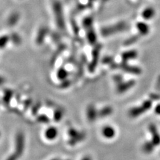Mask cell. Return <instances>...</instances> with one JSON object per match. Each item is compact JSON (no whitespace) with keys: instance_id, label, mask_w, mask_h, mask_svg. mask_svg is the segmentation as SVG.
<instances>
[{"instance_id":"obj_1","label":"cell","mask_w":160,"mask_h":160,"mask_svg":"<svg viewBox=\"0 0 160 160\" xmlns=\"http://www.w3.org/2000/svg\"><path fill=\"white\" fill-rule=\"evenodd\" d=\"M24 148H25V137L23 133L20 132L17 133L15 137L14 151L12 154H10L6 160H18L23 153Z\"/></svg>"},{"instance_id":"obj_2","label":"cell","mask_w":160,"mask_h":160,"mask_svg":"<svg viewBox=\"0 0 160 160\" xmlns=\"http://www.w3.org/2000/svg\"><path fill=\"white\" fill-rule=\"evenodd\" d=\"M151 101H146L145 103L142 104V105L139 107V108H133L132 110L129 111V115L131 117H135L138 116H140L144 112L148 110L149 109L151 108Z\"/></svg>"},{"instance_id":"obj_3","label":"cell","mask_w":160,"mask_h":160,"mask_svg":"<svg viewBox=\"0 0 160 160\" xmlns=\"http://www.w3.org/2000/svg\"><path fill=\"white\" fill-rule=\"evenodd\" d=\"M54 7V12L55 14L56 21H57V25L60 26V28H63V20L62 16V12H61V7L60 3L55 2L53 5Z\"/></svg>"},{"instance_id":"obj_4","label":"cell","mask_w":160,"mask_h":160,"mask_svg":"<svg viewBox=\"0 0 160 160\" xmlns=\"http://www.w3.org/2000/svg\"><path fill=\"white\" fill-rule=\"evenodd\" d=\"M58 135V131L56 129V127L53 126H51L47 128V129L45 131V137L46 140L49 141L54 140L57 137Z\"/></svg>"},{"instance_id":"obj_5","label":"cell","mask_w":160,"mask_h":160,"mask_svg":"<svg viewBox=\"0 0 160 160\" xmlns=\"http://www.w3.org/2000/svg\"><path fill=\"white\" fill-rule=\"evenodd\" d=\"M125 28V25L124 23H119L118 25H117L116 26L112 27V28H108L105 29H103L102 33L104 36H108V35H110L113 33H115L116 31H121L122 29H124Z\"/></svg>"},{"instance_id":"obj_6","label":"cell","mask_w":160,"mask_h":160,"mask_svg":"<svg viewBox=\"0 0 160 160\" xmlns=\"http://www.w3.org/2000/svg\"><path fill=\"white\" fill-rule=\"evenodd\" d=\"M149 131L152 134V138H153V143L154 145H158L160 144V135L156 129V126L153 125H151L149 126Z\"/></svg>"},{"instance_id":"obj_7","label":"cell","mask_w":160,"mask_h":160,"mask_svg":"<svg viewBox=\"0 0 160 160\" xmlns=\"http://www.w3.org/2000/svg\"><path fill=\"white\" fill-rule=\"evenodd\" d=\"M13 97V92L12 89H6L4 91V95H3V102L5 105H9Z\"/></svg>"},{"instance_id":"obj_8","label":"cell","mask_w":160,"mask_h":160,"mask_svg":"<svg viewBox=\"0 0 160 160\" xmlns=\"http://www.w3.org/2000/svg\"><path fill=\"white\" fill-rule=\"evenodd\" d=\"M103 135L105 136L106 138L110 139L113 137L115 135H116V132L113 127L110 126H106L102 130Z\"/></svg>"},{"instance_id":"obj_9","label":"cell","mask_w":160,"mask_h":160,"mask_svg":"<svg viewBox=\"0 0 160 160\" xmlns=\"http://www.w3.org/2000/svg\"><path fill=\"white\" fill-rule=\"evenodd\" d=\"M19 20H20V14L18 13H13L8 18L7 24L9 26L15 25Z\"/></svg>"},{"instance_id":"obj_10","label":"cell","mask_w":160,"mask_h":160,"mask_svg":"<svg viewBox=\"0 0 160 160\" xmlns=\"http://www.w3.org/2000/svg\"><path fill=\"white\" fill-rule=\"evenodd\" d=\"M47 29L45 28H43L40 29V30L39 31L38 35L37 36V38H36L37 44H41V42L44 41V39L45 38V36L47 33Z\"/></svg>"},{"instance_id":"obj_11","label":"cell","mask_w":160,"mask_h":160,"mask_svg":"<svg viewBox=\"0 0 160 160\" xmlns=\"http://www.w3.org/2000/svg\"><path fill=\"white\" fill-rule=\"evenodd\" d=\"M135 82L133 81H130L129 82H127V83H125V84H121L119 85L118 87V91L119 92H125V91L127 90L128 89H129L130 87H132L133 85H134Z\"/></svg>"},{"instance_id":"obj_12","label":"cell","mask_w":160,"mask_h":160,"mask_svg":"<svg viewBox=\"0 0 160 160\" xmlns=\"http://www.w3.org/2000/svg\"><path fill=\"white\" fill-rule=\"evenodd\" d=\"M122 68L124 71H127V72H130V73H133L138 74L141 72L140 69H139L137 68H135V67L128 66L127 65H122Z\"/></svg>"},{"instance_id":"obj_13","label":"cell","mask_w":160,"mask_h":160,"mask_svg":"<svg viewBox=\"0 0 160 160\" xmlns=\"http://www.w3.org/2000/svg\"><path fill=\"white\" fill-rule=\"evenodd\" d=\"M137 56V53L135 51H130V52H127L124 53L122 55V58L124 61H126L128 60H131V59L135 58Z\"/></svg>"},{"instance_id":"obj_14","label":"cell","mask_w":160,"mask_h":160,"mask_svg":"<svg viewBox=\"0 0 160 160\" xmlns=\"http://www.w3.org/2000/svg\"><path fill=\"white\" fill-rule=\"evenodd\" d=\"M9 40L10 37L8 36H2L0 37V49H4L5 47H6Z\"/></svg>"},{"instance_id":"obj_15","label":"cell","mask_w":160,"mask_h":160,"mask_svg":"<svg viewBox=\"0 0 160 160\" xmlns=\"http://www.w3.org/2000/svg\"><path fill=\"white\" fill-rule=\"evenodd\" d=\"M154 13L155 12L153 11V9H152L151 8H148V9L143 11L142 15L143 18L146 19V20H148V19H150L153 17Z\"/></svg>"},{"instance_id":"obj_16","label":"cell","mask_w":160,"mask_h":160,"mask_svg":"<svg viewBox=\"0 0 160 160\" xmlns=\"http://www.w3.org/2000/svg\"><path fill=\"white\" fill-rule=\"evenodd\" d=\"M98 55H99V49H96L94 51V52H93V60L92 64L91 65V67L89 68L90 71H93L95 65H97V62L98 60Z\"/></svg>"},{"instance_id":"obj_17","label":"cell","mask_w":160,"mask_h":160,"mask_svg":"<svg viewBox=\"0 0 160 160\" xmlns=\"http://www.w3.org/2000/svg\"><path fill=\"white\" fill-rule=\"evenodd\" d=\"M137 28L139 30H140V33H141L142 34H147L148 33L149 31V28L148 26L146 25L145 23H140L137 24Z\"/></svg>"},{"instance_id":"obj_18","label":"cell","mask_w":160,"mask_h":160,"mask_svg":"<svg viewBox=\"0 0 160 160\" xmlns=\"http://www.w3.org/2000/svg\"><path fill=\"white\" fill-rule=\"evenodd\" d=\"M10 40H12V42L15 45H19L21 44V38L17 33H12L10 36Z\"/></svg>"},{"instance_id":"obj_19","label":"cell","mask_w":160,"mask_h":160,"mask_svg":"<svg viewBox=\"0 0 160 160\" xmlns=\"http://www.w3.org/2000/svg\"><path fill=\"white\" fill-rule=\"evenodd\" d=\"M95 116H96V112H95V108H93V106H90L87 110L88 118H89V119L91 120V121H93V119H95Z\"/></svg>"},{"instance_id":"obj_20","label":"cell","mask_w":160,"mask_h":160,"mask_svg":"<svg viewBox=\"0 0 160 160\" xmlns=\"http://www.w3.org/2000/svg\"><path fill=\"white\" fill-rule=\"evenodd\" d=\"M57 76L58 77V79H60L61 80L65 79L67 76H68V73L65 70V69H60L57 73Z\"/></svg>"},{"instance_id":"obj_21","label":"cell","mask_w":160,"mask_h":160,"mask_svg":"<svg viewBox=\"0 0 160 160\" xmlns=\"http://www.w3.org/2000/svg\"><path fill=\"white\" fill-rule=\"evenodd\" d=\"M153 146H154L153 144L149 143V142H146L143 145V149L145 153H151V152L153 151Z\"/></svg>"},{"instance_id":"obj_22","label":"cell","mask_w":160,"mask_h":160,"mask_svg":"<svg viewBox=\"0 0 160 160\" xmlns=\"http://www.w3.org/2000/svg\"><path fill=\"white\" fill-rule=\"evenodd\" d=\"M87 38L90 44H94L96 40V36H95L94 31H89V33H88L87 34Z\"/></svg>"},{"instance_id":"obj_23","label":"cell","mask_w":160,"mask_h":160,"mask_svg":"<svg viewBox=\"0 0 160 160\" xmlns=\"http://www.w3.org/2000/svg\"><path fill=\"white\" fill-rule=\"evenodd\" d=\"M37 121L41 122V123H44V124L49 121V119H48V117L46 116H45V115H41V116H38L37 118Z\"/></svg>"},{"instance_id":"obj_24","label":"cell","mask_w":160,"mask_h":160,"mask_svg":"<svg viewBox=\"0 0 160 160\" xmlns=\"http://www.w3.org/2000/svg\"><path fill=\"white\" fill-rule=\"evenodd\" d=\"M111 113V109L110 108H105L103 109L102 112H101L100 115L102 116H108L109 114H110Z\"/></svg>"},{"instance_id":"obj_25","label":"cell","mask_w":160,"mask_h":160,"mask_svg":"<svg viewBox=\"0 0 160 160\" xmlns=\"http://www.w3.org/2000/svg\"><path fill=\"white\" fill-rule=\"evenodd\" d=\"M61 117H62V114H61L60 111H57L55 112L54 117H55V121H59V120H60Z\"/></svg>"},{"instance_id":"obj_26","label":"cell","mask_w":160,"mask_h":160,"mask_svg":"<svg viewBox=\"0 0 160 160\" xmlns=\"http://www.w3.org/2000/svg\"><path fill=\"white\" fill-rule=\"evenodd\" d=\"M5 83V79L4 76H0V86H1L2 85H4Z\"/></svg>"},{"instance_id":"obj_27","label":"cell","mask_w":160,"mask_h":160,"mask_svg":"<svg viewBox=\"0 0 160 160\" xmlns=\"http://www.w3.org/2000/svg\"><path fill=\"white\" fill-rule=\"evenodd\" d=\"M156 113L157 114L160 115V105H157L156 106Z\"/></svg>"},{"instance_id":"obj_28","label":"cell","mask_w":160,"mask_h":160,"mask_svg":"<svg viewBox=\"0 0 160 160\" xmlns=\"http://www.w3.org/2000/svg\"><path fill=\"white\" fill-rule=\"evenodd\" d=\"M82 160H92V158H90L89 157H85L84 159H82Z\"/></svg>"},{"instance_id":"obj_29","label":"cell","mask_w":160,"mask_h":160,"mask_svg":"<svg viewBox=\"0 0 160 160\" xmlns=\"http://www.w3.org/2000/svg\"><path fill=\"white\" fill-rule=\"evenodd\" d=\"M1 131H0V137H1Z\"/></svg>"},{"instance_id":"obj_30","label":"cell","mask_w":160,"mask_h":160,"mask_svg":"<svg viewBox=\"0 0 160 160\" xmlns=\"http://www.w3.org/2000/svg\"><path fill=\"white\" fill-rule=\"evenodd\" d=\"M52 160H58V159H52Z\"/></svg>"}]
</instances>
